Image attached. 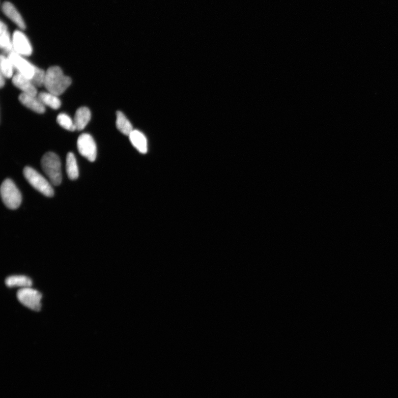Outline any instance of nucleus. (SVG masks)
Returning <instances> with one entry per match:
<instances>
[{
    "label": "nucleus",
    "instance_id": "1",
    "mask_svg": "<svg viewBox=\"0 0 398 398\" xmlns=\"http://www.w3.org/2000/svg\"><path fill=\"white\" fill-rule=\"evenodd\" d=\"M72 84V79L64 74L59 66H51L46 71L44 86L48 92L59 96L67 89Z\"/></svg>",
    "mask_w": 398,
    "mask_h": 398
},
{
    "label": "nucleus",
    "instance_id": "2",
    "mask_svg": "<svg viewBox=\"0 0 398 398\" xmlns=\"http://www.w3.org/2000/svg\"><path fill=\"white\" fill-rule=\"evenodd\" d=\"M43 171L52 185L58 186L61 183L62 175L60 158L56 153L48 152L41 160Z\"/></svg>",
    "mask_w": 398,
    "mask_h": 398
},
{
    "label": "nucleus",
    "instance_id": "3",
    "mask_svg": "<svg viewBox=\"0 0 398 398\" xmlns=\"http://www.w3.org/2000/svg\"><path fill=\"white\" fill-rule=\"evenodd\" d=\"M24 175L31 186L44 196L52 197L54 196V190L51 183L33 168L29 167H25L24 170Z\"/></svg>",
    "mask_w": 398,
    "mask_h": 398
},
{
    "label": "nucleus",
    "instance_id": "4",
    "mask_svg": "<svg viewBox=\"0 0 398 398\" xmlns=\"http://www.w3.org/2000/svg\"><path fill=\"white\" fill-rule=\"evenodd\" d=\"M0 192L2 201L8 209L15 210L19 207L22 202V195L12 180L7 179L3 181Z\"/></svg>",
    "mask_w": 398,
    "mask_h": 398
},
{
    "label": "nucleus",
    "instance_id": "5",
    "mask_svg": "<svg viewBox=\"0 0 398 398\" xmlns=\"http://www.w3.org/2000/svg\"><path fill=\"white\" fill-rule=\"evenodd\" d=\"M42 295L36 290L29 287L21 288L17 293V298L25 307L35 312L41 310Z\"/></svg>",
    "mask_w": 398,
    "mask_h": 398
},
{
    "label": "nucleus",
    "instance_id": "6",
    "mask_svg": "<svg viewBox=\"0 0 398 398\" xmlns=\"http://www.w3.org/2000/svg\"><path fill=\"white\" fill-rule=\"evenodd\" d=\"M77 147L79 153L91 162H94L97 156V147L93 137L89 134H83L79 137Z\"/></svg>",
    "mask_w": 398,
    "mask_h": 398
},
{
    "label": "nucleus",
    "instance_id": "7",
    "mask_svg": "<svg viewBox=\"0 0 398 398\" xmlns=\"http://www.w3.org/2000/svg\"><path fill=\"white\" fill-rule=\"evenodd\" d=\"M8 57L11 61L14 68L18 71V73L24 75L29 79L32 78L34 73L35 66L26 60L24 56L13 51L8 55Z\"/></svg>",
    "mask_w": 398,
    "mask_h": 398
},
{
    "label": "nucleus",
    "instance_id": "8",
    "mask_svg": "<svg viewBox=\"0 0 398 398\" xmlns=\"http://www.w3.org/2000/svg\"><path fill=\"white\" fill-rule=\"evenodd\" d=\"M13 51L25 57L32 53V47L26 35L20 30H16L12 36Z\"/></svg>",
    "mask_w": 398,
    "mask_h": 398
},
{
    "label": "nucleus",
    "instance_id": "9",
    "mask_svg": "<svg viewBox=\"0 0 398 398\" xmlns=\"http://www.w3.org/2000/svg\"><path fill=\"white\" fill-rule=\"evenodd\" d=\"M12 83L16 87L19 88L24 94L37 96V89L30 79L24 75L17 73L13 75Z\"/></svg>",
    "mask_w": 398,
    "mask_h": 398
},
{
    "label": "nucleus",
    "instance_id": "10",
    "mask_svg": "<svg viewBox=\"0 0 398 398\" xmlns=\"http://www.w3.org/2000/svg\"><path fill=\"white\" fill-rule=\"evenodd\" d=\"M19 100L26 108L32 110L35 113L43 114L45 112V106L42 104L41 100L36 96L22 93L19 96Z\"/></svg>",
    "mask_w": 398,
    "mask_h": 398
},
{
    "label": "nucleus",
    "instance_id": "11",
    "mask_svg": "<svg viewBox=\"0 0 398 398\" xmlns=\"http://www.w3.org/2000/svg\"><path fill=\"white\" fill-rule=\"evenodd\" d=\"M2 10L4 14L21 29H25L26 26L23 18L12 3L10 2H4L2 6Z\"/></svg>",
    "mask_w": 398,
    "mask_h": 398
},
{
    "label": "nucleus",
    "instance_id": "12",
    "mask_svg": "<svg viewBox=\"0 0 398 398\" xmlns=\"http://www.w3.org/2000/svg\"><path fill=\"white\" fill-rule=\"evenodd\" d=\"M91 117L89 109L86 107H82L77 110L75 113L74 122L77 130L82 131L85 128L90 121Z\"/></svg>",
    "mask_w": 398,
    "mask_h": 398
},
{
    "label": "nucleus",
    "instance_id": "13",
    "mask_svg": "<svg viewBox=\"0 0 398 398\" xmlns=\"http://www.w3.org/2000/svg\"><path fill=\"white\" fill-rule=\"evenodd\" d=\"M129 137L131 142L137 150L142 154L147 153V140L143 133L138 130H134L131 133Z\"/></svg>",
    "mask_w": 398,
    "mask_h": 398
},
{
    "label": "nucleus",
    "instance_id": "14",
    "mask_svg": "<svg viewBox=\"0 0 398 398\" xmlns=\"http://www.w3.org/2000/svg\"><path fill=\"white\" fill-rule=\"evenodd\" d=\"M0 47L3 52L8 55L13 51L12 39L9 33L7 26L1 22L0 25Z\"/></svg>",
    "mask_w": 398,
    "mask_h": 398
},
{
    "label": "nucleus",
    "instance_id": "15",
    "mask_svg": "<svg viewBox=\"0 0 398 398\" xmlns=\"http://www.w3.org/2000/svg\"><path fill=\"white\" fill-rule=\"evenodd\" d=\"M38 97L44 106H48L52 109L57 110L61 106V101L58 96L52 94L50 92H41L39 93Z\"/></svg>",
    "mask_w": 398,
    "mask_h": 398
},
{
    "label": "nucleus",
    "instance_id": "16",
    "mask_svg": "<svg viewBox=\"0 0 398 398\" xmlns=\"http://www.w3.org/2000/svg\"><path fill=\"white\" fill-rule=\"evenodd\" d=\"M5 284L9 287H21L25 288L32 286V282L29 278L25 276H12L6 279Z\"/></svg>",
    "mask_w": 398,
    "mask_h": 398
},
{
    "label": "nucleus",
    "instance_id": "17",
    "mask_svg": "<svg viewBox=\"0 0 398 398\" xmlns=\"http://www.w3.org/2000/svg\"><path fill=\"white\" fill-rule=\"evenodd\" d=\"M66 171L70 180H76L79 176V170L76 158L72 152L67 154L66 158Z\"/></svg>",
    "mask_w": 398,
    "mask_h": 398
},
{
    "label": "nucleus",
    "instance_id": "18",
    "mask_svg": "<svg viewBox=\"0 0 398 398\" xmlns=\"http://www.w3.org/2000/svg\"><path fill=\"white\" fill-rule=\"evenodd\" d=\"M116 127L123 134L128 136L134 131L131 122L125 115L119 111L116 113Z\"/></svg>",
    "mask_w": 398,
    "mask_h": 398
},
{
    "label": "nucleus",
    "instance_id": "19",
    "mask_svg": "<svg viewBox=\"0 0 398 398\" xmlns=\"http://www.w3.org/2000/svg\"><path fill=\"white\" fill-rule=\"evenodd\" d=\"M0 68H1V74L6 78H11L13 77V69L15 68L8 56L1 55L0 57Z\"/></svg>",
    "mask_w": 398,
    "mask_h": 398
},
{
    "label": "nucleus",
    "instance_id": "20",
    "mask_svg": "<svg viewBox=\"0 0 398 398\" xmlns=\"http://www.w3.org/2000/svg\"><path fill=\"white\" fill-rule=\"evenodd\" d=\"M57 123L64 129L69 131L73 132L77 130L74 120L65 114H60L57 118Z\"/></svg>",
    "mask_w": 398,
    "mask_h": 398
},
{
    "label": "nucleus",
    "instance_id": "21",
    "mask_svg": "<svg viewBox=\"0 0 398 398\" xmlns=\"http://www.w3.org/2000/svg\"><path fill=\"white\" fill-rule=\"evenodd\" d=\"M46 74L45 71L35 66L34 73L32 78L30 79V81L35 87H40L44 85Z\"/></svg>",
    "mask_w": 398,
    "mask_h": 398
},
{
    "label": "nucleus",
    "instance_id": "22",
    "mask_svg": "<svg viewBox=\"0 0 398 398\" xmlns=\"http://www.w3.org/2000/svg\"><path fill=\"white\" fill-rule=\"evenodd\" d=\"M4 79H5V77H4L2 74H0V87H1V88H2L4 85V84H5V80H4Z\"/></svg>",
    "mask_w": 398,
    "mask_h": 398
}]
</instances>
